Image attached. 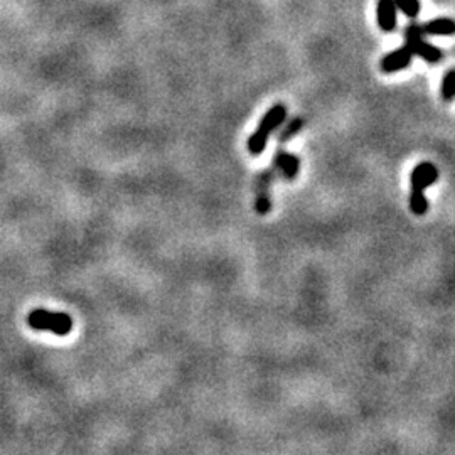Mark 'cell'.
Segmentation results:
<instances>
[{"label":"cell","mask_w":455,"mask_h":455,"mask_svg":"<svg viewBox=\"0 0 455 455\" xmlns=\"http://www.w3.org/2000/svg\"><path fill=\"white\" fill-rule=\"evenodd\" d=\"M437 179H438V171L433 164L430 162L418 164L412 172V191L425 192V189L432 186Z\"/></svg>","instance_id":"cell-4"},{"label":"cell","mask_w":455,"mask_h":455,"mask_svg":"<svg viewBox=\"0 0 455 455\" xmlns=\"http://www.w3.org/2000/svg\"><path fill=\"white\" fill-rule=\"evenodd\" d=\"M27 324L34 331H51L64 338L73 331V317L66 312H49L46 309H34L27 315Z\"/></svg>","instance_id":"cell-2"},{"label":"cell","mask_w":455,"mask_h":455,"mask_svg":"<svg viewBox=\"0 0 455 455\" xmlns=\"http://www.w3.org/2000/svg\"><path fill=\"white\" fill-rule=\"evenodd\" d=\"M272 178H273V171L266 169L258 175V182H257V212L258 215L265 216L266 212L270 211V184H272Z\"/></svg>","instance_id":"cell-5"},{"label":"cell","mask_w":455,"mask_h":455,"mask_svg":"<svg viewBox=\"0 0 455 455\" xmlns=\"http://www.w3.org/2000/svg\"><path fill=\"white\" fill-rule=\"evenodd\" d=\"M396 3L395 0H380L378 2V24L381 31L391 32L396 27Z\"/></svg>","instance_id":"cell-8"},{"label":"cell","mask_w":455,"mask_h":455,"mask_svg":"<svg viewBox=\"0 0 455 455\" xmlns=\"http://www.w3.org/2000/svg\"><path fill=\"white\" fill-rule=\"evenodd\" d=\"M287 118V108L282 103L273 105L272 108L268 110L263 115V118L260 120V125L253 132L252 137L248 138V150L250 154L260 155L261 152L265 150L266 142H268V137L275 129H278Z\"/></svg>","instance_id":"cell-1"},{"label":"cell","mask_w":455,"mask_h":455,"mask_svg":"<svg viewBox=\"0 0 455 455\" xmlns=\"http://www.w3.org/2000/svg\"><path fill=\"white\" fill-rule=\"evenodd\" d=\"M410 208L417 216H424L428 211V201L424 191H412L410 194Z\"/></svg>","instance_id":"cell-10"},{"label":"cell","mask_w":455,"mask_h":455,"mask_svg":"<svg viewBox=\"0 0 455 455\" xmlns=\"http://www.w3.org/2000/svg\"><path fill=\"white\" fill-rule=\"evenodd\" d=\"M421 31L428 36H452L455 34V20L447 17L433 19L421 26Z\"/></svg>","instance_id":"cell-9"},{"label":"cell","mask_w":455,"mask_h":455,"mask_svg":"<svg viewBox=\"0 0 455 455\" xmlns=\"http://www.w3.org/2000/svg\"><path fill=\"white\" fill-rule=\"evenodd\" d=\"M442 98L445 101H450L455 98V69L449 71L442 81Z\"/></svg>","instance_id":"cell-12"},{"label":"cell","mask_w":455,"mask_h":455,"mask_svg":"<svg viewBox=\"0 0 455 455\" xmlns=\"http://www.w3.org/2000/svg\"><path fill=\"white\" fill-rule=\"evenodd\" d=\"M395 3L410 19H415L418 12H420V2H418V0H395Z\"/></svg>","instance_id":"cell-13"},{"label":"cell","mask_w":455,"mask_h":455,"mask_svg":"<svg viewBox=\"0 0 455 455\" xmlns=\"http://www.w3.org/2000/svg\"><path fill=\"white\" fill-rule=\"evenodd\" d=\"M273 166H275V169L282 172V175H284L285 179L294 180L297 178L298 169H301V161H298L297 155L289 154V152L285 150H278L275 157H273Z\"/></svg>","instance_id":"cell-7"},{"label":"cell","mask_w":455,"mask_h":455,"mask_svg":"<svg viewBox=\"0 0 455 455\" xmlns=\"http://www.w3.org/2000/svg\"><path fill=\"white\" fill-rule=\"evenodd\" d=\"M305 125V122H303L302 117H295L292 120L289 122V124L285 125L284 132L280 133V142H289L290 138H294L295 135L302 130V127Z\"/></svg>","instance_id":"cell-11"},{"label":"cell","mask_w":455,"mask_h":455,"mask_svg":"<svg viewBox=\"0 0 455 455\" xmlns=\"http://www.w3.org/2000/svg\"><path fill=\"white\" fill-rule=\"evenodd\" d=\"M421 38H424L421 26L412 24V26L407 27V32H405V46L410 49V52L413 56L421 57L427 63H438L442 59V51Z\"/></svg>","instance_id":"cell-3"},{"label":"cell","mask_w":455,"mask_h":455,"mask_svg":"<svg viewBox=\"0 0 455 455\" xmlns=\"http://www.w3.org/2000/svg\"><path fill=\"white\" fill-rule=\"evenodd\" d=\"M412 57L413 55L410 52V49L407 46L395 49V51H391L389 55H387L383 59H381V71L384 73L401 71V69H405L410 63H412Z\"/></svg>","instance_id":"cell-6"}]
</instances>
